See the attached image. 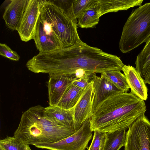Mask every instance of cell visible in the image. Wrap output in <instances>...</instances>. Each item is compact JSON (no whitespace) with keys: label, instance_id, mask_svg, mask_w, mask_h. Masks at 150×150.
<instances>
[{"label":"cell","instance_id":"cell-8","mask_svg":"<svg viewBox=\"0 0 150 150\" xmlns=\"http://www.w3.org/2000/svg\"><path fill=\"white\" fill-rule=\"evenodd\" d=\"M92 132L90 128V118L78 130L66 138L53 143L34 145L38 148L50 150H85L92 138Z\"/></svg>","mask_w":150,"mask_h":150},{"label":"cell","instance_id":"cell-3","mask_svg":"<svg viewBox=\"0 0 150 150\" xmlns=\"http://www.w3.org/2000/svg\"><path fill=\"white\" fill-rule=\"evenodd\" d=\"M40 105L32 107L22 114L14 136L28 144L56 142L76 132L74 126L59 125L51 120Z\"/></svg>","mask_w":150,"mask_h":150},{"label":"cell","instance_id":"cell-17","mask_svg":"<svg viewBox=\"0 0 150 150\" xmlns=\"http://www.w3.org/2000/svg\"><path fill=\"white\" fill-rule=\"evenodd\" d=\"M85 89H81L73 85L71 82L67 87L57 106L66 109L74 108Z\"/></svg>","mask_w":150,"mask_h":150},{"label":"cell","instance_id":"cell-25","mask_svg":"<svg viewBox=\"0 0 150 150\" xmlns=\"http://www.w3.org/2000/svg\"><path fill=\"white\" fill-rule=\"evenodd\" d=\"M0 54L13 61H18L20 58L19 55L16 52L4 43L0 44Z\"/></svg>","mask_w":150,"mask_h":150},{"label":"cell","instance_id":"cell-12","mask_svg":"<svg viewBox=\"0 0 150 150\" xmlns=\"http://www.w3.org/2000/svg\"><path fill=\"white\" fill-rule=\"evenodd\" d=\"M47 83L49 106H57L67 87L73 81L70 77L50 74Z\"/></svg>","mask_w":150,"mask_h":150},{"label":"cell","instance_id":"cell-20","mask_svg":"<svg viewBox=\"0 0 150 150\" xmlns=\"http://www.w3.org/2000/svg\"><path fill=\"white\" fill-rule=\"evenodd\" d=\"M95 6L88 8L82 16L77 19L78 25L79 27L83 28H92L98 23L99 17Z\"/></svg>","mask_w":150,"mask_h":150},{"label":"cell","instance_id":"cell-27","mask_svg":"<svg viewBox=\"0 0 150 150\" xmlns=\"http://www.w3.org/2000/svg\"><path fill=\"white\" fill-rule=\"evenodd\" d=\"M91 81V79L89 78H80L73 81L72 83L81 88L85 89Z\"/></svg>","mask_w":150,"mask_h":150},{"label":"cell","instance_id":"cell-21","mask_svg":"<svg viewBox=\"0 0 150 150\" xmlns=\"http://www.w3.org/2000/svg\"><path fill=\"white\" fill-rule=\"evenodd\" d=\"M0 148L4 150H31L29 144L14 136H7L1 139Z\"/></svg>","mask_w":150,"mask_h":150},{"label":"cell","instance_id":"cell-26","mask_svg":"<svg viewBox=\"0 0 150 150\" xmlns=\"http://www.w3.org/2000/svg\"><path fill=\"white\" fill-rule=\"evenodd\" d=\"M61 5H58L64 11L67 15L73 21L77 23V19L75 17L73 9V0L59 1Z\"/></svg>","mask_w":150,"mask_h":150},{"label":"cell","instance_id":"cell-23","mask_svg":"<svg viewBox=\"0 0 150 150\" xmlns=\"http://www.w3.org/2000/svg\"><path fill=\"white\" fill-rule=\"evenodd\" d=\"M96 3V0H74L73 9L76 18L77 19L81 17L86 10Z\"/></svg>","mask_w":150,"mask_h":150},{"label":"cell","instance_id":"cell-22","mask_svg":"<svg viewBox=\"0 0 150 150\" xmlns=\"http://www.w3.org/2000/svg\"><path fill=\"white\" fill-rule=\"evenodd\" d=\"M120 71L104 72L107 77L123 92L127 93L130 89L124 74Z\"/></svg>","mask_w":150,"mask_h":150},{"label":"cell","instance_id":"cell-13","mask_svg":"<svg viewBox=\"0 0 150 150\" xmlns=\"http://www.w3.org/2000/svg\"><path fill=\"white\" fill-rule=\"evenodd\" d=\"M124 72L131 93L139 98L146 100L148 98V89L144 79L136 69L132 66L124 65Z\"/></svg>","mask_w":150,"mask_h":150},{"label":"cell","instance_id":"cell-24","mask_svg":"<svg viewBox=\"0 0 150 150\" xmlns=\"http://www.w3.org/2000/svg\"><path fill=\"white\" fill-rule=\"evenodd\" d=\"M94 132L93 139L88 150H103L107 133L96 130Z\"/></svg>","mask_w":150,"mask_h":150},{"label":"cell","instance_id":"cell-16","mask_svg":"<svg viewBox=\"0 0 150 150\" xmlns=\"http://www.w3.org/2000/svg\"><path fill=\"white\" fill-rule=\"evenodd\" d=\"M74 107L66 109L57 106H49L45 108V111L48 117L56 124L64 126H74Z\"/></svg>","mask_w":150,"mask_h":150},{"label":"cell","instance_id":"cell-7","mask_svg":"<svg viewBox=\"0 0 150 150\" xmlns=\"http://www.w3.org/2000/svg\"><path fill=\"white\" fill-rule=\"evenodd\" d=\"M128 128L124 150H150V121L145 114Z\"/></svg>","mask_w":150,"mask_h":150},{"label":"cell","instance_id":"cell-11","mask_svg":"<svg viewBox=\"0 0 150 150\" xmlns=\"http://www.w3.org/2000/svg\"><path fill=\"white\" fill-rule=\"evenodd\" d=\"M93 96V83L91 81L74 107V125L76 132L91 116Z\"/></svg>","mask_w":150,"mask_h":150},{"label":"cell","instance_id":"cell-28","mask_svg":"<svg viewBox=\"0 0 150 150\" xmlns=\"http://www.w3.org/2000/svg\"><path fill=\"white\" fill-rule=\"evenodd\" d=\"M0 150H4L3 149H2V148H0Z\"/></svg>","mask_w":150,"mask_h":150},{"label":"cell","instance_id":"cell-6","mask_svg":"<svg viewBox=\"0 0 150 150\" xmlns=\"http://www.w3.org/2000/svg\"><path fill=\"white\" fill-rule=\"evenodd\" d=\"M33 39L39 53H46L62 48L53 23L41 5Z\"/></svg>","mask_w":150,"mask_h":150},{"label":"cell","instance_id":"cell-18","mask_svg":"<svg viewBox=\"0 0 150 150\" xmlns=\"http://www.w3.org/2000/svg\"><path fill=\"white\" fill-rule=\"evenodd\" d=\"M135 64V69L141 76L145 78L150 72V37L137 55Z\"/></svg>","mask_w":150,"mask_h":150},{"label":"cell","instance_id":"cell-4","mask_svg":"<svg viewBox=\"0 0 150 150\" xmlns=\"http://www.w3.org/2000/svg\"><path fill=\"white\" fill-rule=\"evenodd\" d=\"M150 37V2L133 10L123 27L119 47L127 53Z\"/></svg>","mask_w":150,"mask_h":150},{"label":"cell","instance_id":"cell-19","mask_svg":"<svg viewBox=\"0 0 150 150\" xmlns=\"http://www.w3.org/2000/svg\"><path fill=\"white\" fill-rule=\"evenodd\" d=\"M127 128L107 133L103 150H120L125 144Z\"/></svg>","mask_w":150,"mask_h":150},{"label":"cell","instance_id":"cell-1","mask_svg":"<svg viewBox=\"0 0 150 150\" xmlns=\"http://www.w3.org/2000/svg\"><path fill=\"white\" fill-rule=\"evenodd\" d=\"M124 65L117 56L90 46L81 40L69 47L39 53L28 60L26 64L28 69L34 73L69 77L78 70L101 74L121 71Z\"/></svg>","mask_w":150,"mask_h":150},{"label":"cell","instance_id":"cell-15","mask_svg":"<svg viewBox=\"0 0 150 150\" xmlns=\"http://www.w3.org/2000/svg\"><path fill=\"white\" fill-rule=\"evenodd\" d=\"M143 0H96L95 7L100 18L105 13L142 6Z\"/></svg>","mask_w":150,"mask_h":150},{"label":"cell","instance_id":"cell-10","mask_svg":"<svg viewBox=\"0 0 150 150\" xmlns=\"http://www.w3.org/2000/svg\"><path fill=\"white\" fill-rule=\"evenodd\" d=\"M91 81L93 87L92 113L98 105L108 97L115 93L123 92L107 77L104 72L101 74L100 77L95 74Z\"/></svg>","mask_w":150,"mask_h":150},{"label":"cell","instance_id":"cell-5","mask_svg":"<svg viewBox=\"0 0 150 150\" xmlns=\"http://www.w3.org/2000/svg\"><path fill=\"white\" fill-rule=\"evenodd\" d=\"M41 4L54 25L62 48L70 47L81 40L77 31V24L61 7L51 1L41 0Z\"/></svg>","mask_w":150,"mask_h":150},{"label":"cell","instance_id":"cell-2","mask_svg":"<svg viewBox=\"0 0 150 150\" xmlns=\"http://www.w3.org/2000/svg\"><path fill=\"white\" fill-rule=\"evenodd\" d=\"M146 110L144 100L131 93H117L96 107L90 118V128L106 133L127 128Z\"/></svg>","mask_w":150,"mask_h":150},{"label":"cell","instance_id":"cell-14","mask_svg":"<svg viewBox=\"0 0 150 150\" xmlns=\"http://www.w3.org/2000/svg\"><path fill=\"white\" fill-rule=\"evenodd\" d=\"M29 0H12L6 6L3 18L6 26L16 30L26 8Z\"/></svg>","mask_w":150,"mask_h":150},{"label":"cell","instance_id":"cell-9","mask_svg":"<svg viewBox=\"0 0 150 150\" xmlns=\"http://www.w3.org/2000/svg\"><path fill=\"white\" fill-rule=\"evenodd\" d=\"M41 0H29L19 24L17 29L22 41L33 39L40 13Z\"/></svg>","mask_w":150,"mask_h":150}]
</instances>
